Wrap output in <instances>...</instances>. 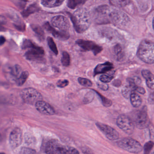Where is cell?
Returning <instances> with one entry per match:
<instances>
[{
    "label": "cell",
    "mask_w": 154,
    "mask_h": 154,
    "mask_svg": "<svg viewBox=\"0 0 154 154\" xmlns=\"http://www.w3.org/2000/svg\"><path fill=\"white\" fill-rule=\"evenodd\" d=\"M10 143L12 148H16L20 146L22 141V133L20 128L14 129L10 136Z\"/></svg>",
    "instance_id": "4fadbf2b"
},
{
    "label": "cell",
    "mask_w": 154,
    "mask_h": 154,
    "mask_svg": "<svg viewBox=\"0 0 154 154\" xmlns=\"http://www.w3.org/2000/svg\"><path fill=\"white\" fill-rule=\"evenodd\" d=\"M61 154H79L78 151L73 147L62 146Z\"/></svg>",
    "instance_id": "603a6c76"
},
{
    "label": "cell",
    "mask_w": 154,
    "mask_h": 154,
    "mask_svg": "<svg viewBox=\"0 0 154 154\" xmlns=\"http://www.w3.org/2000/svg\"><path fill=\"white\" fill-rule=\"evenodd\" d=\"M29 74L28 71H24L16 81V83L18 86H21L25 83L28 79Z\"/></svg>",
    "instance_id": "44dd1931"
},
{
    "label": "cell",
    "mask_w": 154,
    "mask_h": 154,
    "mask_svg": "<svg viewBox=\"0 0 154 154\" xmlns=\"http://www.w3.org/2000/svg\"><path fill=\"white\" fill-rule=\"evenodd\" d=\"M112 8L106 5L98 6L94 10L93 17L96 23H110V16Z\"/></svg>",
    "instance_id": "277c9868"
},
{
    "label": "cell",
    "mask_w": 154,
    "mask_h": 154,
    "mask_svg": "<svg viewBox=\"0 0 154 154\" xmlns=\"http://www.w3.org/2000/svg\"><path fill=\"white\" fill-rule=\"evenodd\" d=\"M47 42H48V46H49V48L51 50L55 55H58V51L56 43L54 42L52 38L51 37H48V38H47Z\"/></svg>",
    "instance_id": "4316f807"
},
{
    "label": "cell",
    "mask_w": 154,
    "mask_h": 154,
    "mask_svg": "<svg viewBox=\"0 0 154 154\" xmlns=\"http://www.w3.org/2000/svg\"><path fill=\"white\" fill-rule=\"evenodd\" d=\"M114 52L118 60L121 61L125 57L124 52L122 46L120 44H117L114 48Z\"/></svg>",
    "instance_id": "ffe728a7"
},
{
    "label": "cell",
    "mask_w": 154,
    "mask_h": 154,
    "mask_svg": "<svg viewBox=\"0 0 154 154\" xmlns=\"http://www.w3.org/2000/svg\"><path fill=\"white\" fill-rule=\"evenodd\" d=\"M35 106L37 110L43 115L52 116L55 114L54 108L49 103L43 100H39L35 103Z\"/></svg>",
    "instance_id": "7c38bea8"
},
{
    "label": "cell",
    "mask_w": 154,
    "mask_h": 154,
    "mask_svg": "<svg viewBox=\"0 0 154 154\" xmlns=\"http://www.w3.org/2000/svg\"><path fill=\"white\" fill-rule=\"evenodd\" d=\"M110 2L112 5L119 7H125L130 2L129 0H110Z\"/></svg>",
    "instance_id": "d4e9b609"
},
{
    "label": "cell",
    "mask_w": 154,
    "mask_h": 154,
    "mask_svg": "<svg viewBox=\"0 0 154 154\" xmlns=\"http://www.w3.org/2000/svg\"><path fill=\"white\" fill-rule=\"evenodd\" d=\"M37 10V6H34V5H33L32 6L29 7L27 10H25V11L23 13V15L24 16L26 17L29 15V14H30L34 13V12L36 11Z\"/></svg>",
    "instance_id": "e575fe53"
},
{
    "label": "cell",
    "mask_w": 154,
    "mask_h": 154,
    "mask_svg": "<svg viewBox=\"0 0 154 154\" xmlns=\"http://www.w3.org/2000/svg\"><path fill=\"white\" fill-rule=\"evenodd\" d=\"M20 154H36V152L31 148L23 147L21 149Z\"/></svg>",
    "instance_id": "d590c367"
},
{
    "label": "cell",
    "mask_w": 154,
    "mask_h": 154,
    "mask_svg": "<svg viewBox=\"0 0 154 154\" xmlns=\"http://www.w3.org/2000/svg\"><path fill=\"white\" fill-rule=\"evenodd\" d=\"M34 44L30 40L25 39L22 45V48L24 49H30L32 48Z\"/></svg>",
    "instance_id": "836d02e7"
},
{
    "label": "cell",
    "mask_w": 154,
    "mask_h": 154,
    "mask_svg": "<svg viewBox=\"0 0 154 154\" xmlns=\"http://www.w3.org/2000/svg\"><path fill=\"white\" fill-rule=\"evenodd\" d=\"M154 143L152 141L147 142L145 145L144 147V154H149L151 152V151L153 147Z\"/></svg>",
    "instance_id": "1f68e13d"
},
{
    "label": "cell",
    "mask_w": 154,
    "mask_h": 154,
    "mask_svg": "<svg viewBox=\"0 0 154 154\" xmlns=\"http://www.w3.org/2000/svg\"><path fill=\"white\" fill-rule=\"evenodd\" d=\"M120 148L132 153L137 154L143 150V146L136 140L131 138H124L117 143Z\"/></svg>",
    "instance_id": "5b68a950"
},
{
    "label": "cell",
    "mask_w": 154,
    "mask_h": 154,
    "mask_svg": "<svg viewBox=\"0 0 154 154\" xmlns=\"http://www.w3.org/2000/svg\"><path fill=\"white\" fill-rule=\"evenodd\" d=\"M87 0H68V6L71 9H74L77 6L86 2Z\"/></svg>",
    "instance_id": "7402d4cb"
},
{
    "label": "cell",
    "mask_w": 154,
    "mask_h": 154,
    "mask_svg": "<svg viewBox=\"0 0 154 154\" xmlns=\"http://www.w3.org/2000/svg\"><path fill=\"white\" fill-rule=\"evenodd\" d=\"M5 29L3 27V26H2L1 24H0V31L2 32L5 31Z\"/></svg>",
    "instance_id": "7bdbcfd3"
},
{
    "label": "cell",
    "mask_w": 154,
    "mask_h": 154,
    "mask_svg": "<svg viewBox=\"0 0 154 154\" xmlns=\"http://www.w3.org/2000/svg\"><path fill=\"white\" fill-rule=\"evenodd\" d=\"M96 91V93L98 94L99 97H100V99H101V101H102V104H103V106H105L106 107H109L112 105V102L111 100L108 99L107 98L105 97L104 96H102L100 93H99L97 91Z\"/></svg>",
    "instance_id": "f1b7e54d"
},
{
    "label": "cell",
    "mask_w": 154,
    "mask_h": 154,
    "mask_svg": "<svg viewBox=\"0 0 154 154\" xmlns=\"http://www.w3.org/2000/svg\"><path fill=\"white\" fill-rule=\"evenodd\" d=\"M83 152L85 154H94L93 153L91 152V150L87 147H84L83 149Z\"/></svg>",
    "instance_id": "60d3db41"
},
{
    "label": "cell",
    "mask_w": 154,
    "mask_h": 154,
    "mask_svg": "<svg viewBox=\"0 0 154 154\" xmlns=\"http://www.w3.org/2000/svg\"><path fill=\"white\" fill-rule=\"evenodd\" d=\"M135 126L139 129H144L149 126L150 121L147 113V107H143L142 109L136 110L133 113L132 117L130 118Z\"/></svg>",
    "instance_id": "3957f363"
},
{
    "label": "cell",
    "mask_w": 154,
    "mask_h": 154,
    "mask_svg": "<svg viewBox=\"0 0 154 154\" xmlns=\"http://www.w3.org/2000/svg\"><path fill=\"white\" fill-rule=\"evenodd\" d=\"M117 124L123 131L128 135H132L134 131L135 126L130 117L121 115L118 118Z\"/></svg>",
    "instance_id": "52a82bcc"
},
{
    "label": "cell",
    "mask_w": 154,
    "mask_h": 154,
    "mask_svg": "<svg viewBox=\"0 0 154 154\" xmlns=\"http://www.w3.org/2000/svg\"><path fill=\"white\" fill-rule=\"evenodd\" d=\"M78 80L79 83L80 85L85 87H90L93 85L92 82L88 79L80 77L78 79Z\"/></svg>",
    "instance_id": "f546056e"
},
{
    "label": "cell",
    "mask_w": 154,
    "mask_h": 154,
    "mask_svg": "<svg viewBox=\"0 0 154 154\" xmlns=\"http://www.w3.org/2000/svg\"><path fill=\"white\" fill-rule=\"evenodd\" d=\"M133 92H134V90L128 84L124 86L122 90V94L127 99L130 97V95Z\"/></svg>",
    "instance_id": "cb8c5ba5"
},
{
    "label": "cell",
    "mask_w": 154,
    "mask_h": 154,
    "mask_svg": "<svg viewBox=\"0 0 154 154\" xmlns=\"http://www.w3.org/2000/svg\"><path fill=\"white\" fill-rule=\"evenodd\" d=\"M44 28H45V29L47 30V31L52 33L54 37L58 38L59 39L65 40L68 39L70 37V35L68 32L61 31H57L53 27H52L49 23H47L44 24Z\"/></svg>",
    "instance_id": "9a60e30c"
},
{
    "label": "cell",
    "mask_w": 154,
    "mask_h": 154,
    "mask_svg": "<svg viewBox=\"0 0 154 154\" xmlns=\"http://www.w3.org/2000/svg\"><path fill=\"white\" fill-rule=\"evenodd\" d=\"M114 76L113 75H102L99 78V80L101 82L104 83H108L110 82L114 79Z\"/></svg>",
    "instance_id": "d6a6232c"
},
{
    "label": "cell",
    "mask_w": 154,
    "mask_h": 154,
    "mask_svg": "<svg viewBox=\"0 0 154 154\" xmlns=\"http://www.w3.org/2000/svg\"><path fill=\"white\" fill-rule=\"evenodd\" d=\"M142 75L143 78L146 80V82L154 81V75L149 70L143 69L142 71Z\"/></svg>",
    "instance_id": "83f0119b"
},
{
    "label": "cell",
    "mask_w": 154,
    "mask_h": 154,
    "mask_svg": "<svg viewBox=\"0 0 154 154\" xmlns=\"http://www.w3.org/2000/svg\"><path fill=\"white\" fill-rule=\"evenodd\" d=\"M44 51L41 47L34 46L29 49L25 53V56L27 59L32 61H38L43 59Z\"/></svg>",
    "instance_id": "30bf717a"
},
{
    "label": "cell",
    "mask_w": 154,
    "mask_h": 154,
    "mask_svg": "<svg viewBox=\"0 0 154 154\" xmlns=\"http://www.w3.org/2000/svg\"><path fill=\"white\" fill-rule=\"evenodd\" d=\"M137 55L145 63L153 64L154 62V42L149 40H143L138 47Z\"/></svg>",
    "instance_id": "7a4b0ae2"
},
{
    "label": "cell",
    "mask_w": 154,
    "mask_h": 154,
    "mask_svg": "<svg viewBox=\"0 0 154 154\" xmlns=\"http://www.w3.org/2000/svg\"><path fill=\"white\" fill-rule=\"evenodd\" d=\"M20 96L24 101L29 105H35L39 100H42L41 94L33 88L24 89L21 91Z\"/></svg>",
    "instance_id": "8992f818"
},
{
    "label": "cell",
    "mask_w": 154,
    "mask_h": 154,
    "mask_svg": "<svg viewBox=\"0 0 154 154\" xmlns=\"http://www.w3.org/2000/svg\"><path fill=\"white\" fill-rule=\"evenodd\" d=\"M130 98L131 104L134 107H139L142 105L143 102L142 98L135 91L131 94Z\"/></svg>",
    "instance_id": "d6986e66"
},
{
    "label": "cell",
    "mask_w": 154,
    "mask_h": 154,
    "mask_svg": "<svg viewBox=\"0 0 154 154\" xmlns=\"http://www.w3.org/2000/svg\"><path fill=\"white\" fill-rule=\"evenodd\" d=\"M22 73L21 67L19 65H15L9 68V71H8V77L11 81L16 82Z\"/></svg>",
    "instance_id": "e0dca14e"
},
{
    "label": "cell",
    "mask_w": 154,
    "mask_h": 154,
    "mask_svg": "<svg viewBox=\"0 0 154 154\" xmlns=\"http://www.w3.org/2000/svg\"><path fill=\"white\" fill-rule=\"evenodd\" d=\"M148 101H149V104L151 105H154V93H151L149 96V98H148Z\"/></svg>",
    "instance_id": "ab89813d"
},
{
    "label": "cell",
    "mask_w": 154,
    "mask_h": 154,
    "mask_svg": "<svg viewBox=\"0 0 154 154\" xmlns=\"http://www.w3.org/2000/svg\"><path fill=\"white\" fill-rule=\"evenodd\" d=\"M5 41L6 40L4 37L2 36H0V46L3 45L5 42Z\"/></svg>",
    "instance_id": "b9f144b4"
},
{
    "label": "cell",
    "mask_w": 154,
    "mask_h": 154,
    "mask_svg": "<svg viewBox=\"0 0 154 154\" xmlns=\"http://www.w3.org/2000/svg\"><path fill=\"white\" fill-rule=\"evenodd\" d=\"M71 20L76 31L78 33H83L91 24V14L86 8H80L71 15Z\"/></svg>",
    "instance_id": "6da1fadb"
},
{
    "label": "cell",
    "mask_w": 154,
    "mask_h": 154,
    "mask_svg": "<svg viewBox=\"0 0 154 154\" xmlns=\"http://www.w3.org/2000/svg\"><path fill=\"white\" fill-rule=\"evenodd\" d=\"M0 154H5L3 153H0Z\"/></svg>",
    "instance_id": "ee69618b"
},
{
    "label": "cell",
    "mask_w": 154,
    "mask_h": 154,
    "mask_svg": "<svg viewBox=\"0 0 154 154\" xmlns=\"http://www.w3.org/2000/svg\"><path fill=\"white\" fill-rule=\"evenodd\" d=\"M76 43L84 50L87 51H91L95 55H97L103 50L102 47L99 46L93 41L78 39L76 41Z\"/></svg>",
    "instance_id": "ba28073f"
},
{
    "label": "cell",
    "mask_w": 154,
    "mask_h": 154,
    "mask_svg": "<svg viewBox=\"0 0 154 154\" xmlns=\"http://www.w3.org/2000/svg\"><path fill=\"white\" fill-rule=\"evenodd\" d=\"M69 82L67 79L59 80L57 82V86L60 88H64L68 85Z\"/></svg>",
    "instance_id": "8d00e7d4"
},
{
    "label": "cell",
    "mask_w": 154,
    "mask_h": 154,
    "mask_svg": "<svg viewBox=\"0 0 154 154\" xmlns=\"http://www.w3.org/2000/svg\"><path fill=\"white\" fill-rule=\"evenodd\" d=\"M135 91H137L141 94H144L146 93V90L140 86H137L135 88Z\"/></svg>",
    "instance_id": "74e56055"
},
{
    "label": "cell",
    "mask_w": 154,
    "mask_h": 154,
    "mask_svg": "<svg viewBox=\"0 0 154 154\" xmlns=\"http://www.w3.org/2000/svg\"><path fill=\"white\" fill-rule=\"evenodd\" d=\"M98 86L101 89L104 91L107 90L108 89V86L105 83H99L98 84Z\"/></svg>",
    "instance_id": "f35d334b"
},
{
    "label": "cell",
    "mask_w": 154,
    "mask_h": 154,
    "mask_svg": "<svg viewBox=\"0 0 154 154\" xmlns=\"http://www.w3.org/2000/svg\"><path fill=\"white\" fill-rule=\"evenodd\" d=\"M33 30L34 31V32L38 35L40 38H44V33L42 29L37 26V25H32V26Z\"/></svg>",
    "instance_id": "4dcf8cb0"
},
{
    "label": "cell",
    "mask_w": 154,
    "mask_h": 154,
    "mask_svg": "<svg viewBox=\"0 0 154 154\" xmlns=\"http://www.w3.org/2000/svg\"><path fill=\"white\" fill-rule=\"evenodd\" d=\"M96 125L109 140L113 141L119 138L118 132L111 127L101 123H96Z\"/></svg>",
    "instance_id": "8fae6325"
},
{
    "label": "cell",
    "mask_w": 154,
    "mask_h": 154,
    "mask_svg": "<svg viewBox=\"0 0 154 154\" xmlns=\"http://www.w3.org/2000/svg\"><path fill=\"white\" fill-rule=\"evenodd\" d=\"M62 145L56 140H50L46 147L47 154H61Z\"/></svg>",
    "instance_id": "5bb4252c"
},
{
    "label": "cell",
    "mask_w": 154,
    "mask_h": 154,
    "mask_svg": "<svg viewBox=\"0 0 154 154\" xmlns=\"http://www.w3.org/2000/svg\"><path fill=\"white\" fill-rule=\"evenodd\" d=\"M65 0H42L41 4L43 6L48 8H54L60 6Z\"/></svg>",
    "instance_id": "ac0fdd59"
},
{
    "label": "cell",
    "mask_w": 154,
    "mask_h": 154,
    "mask_svg": "<svg viewBox=\"0 0 154 154\" xmlns=\"http://www.w3.org/2000/svg\"><path fill=\"white\" fill-rule=\"evenodd\" d=\"M61 64L65 67H68L71 64L70 56L67 51H63L61 59Z\"/></svg>",
    "instance_id": "484cf974"
},
{
    "label": "cell",
    "mask_w": 154,
    "mask_h": 154,
    "mask_svg": "<svg viewBox=\"0 0 154 154\" xmlns=\"http://www.w3.org/2000/svg\"><path fill=\"white\" fill-rule=\"evenodd\" d=\"M114 68V65L109 62L99 64L94 70V76L100 74L106 73Z\"/></svg>",
    "instance_id": "2e32d148"
},
{
    "label": "cell",
    "mask_w": 154,
    "mask_h": 154,
    "mask_svg": "<svg viewBox=\"0 0 154 154\" xmlns=\"http://www.w3.org/2000/svg\"><path fill=\"white\" fill-rule=\"evenodd\" d=\"M52 26L62 32H68L70 28V23L68 19L62 15L54 16L51 20Z\"/></svg>",
    "instance_id": "9c48e42d"
}]
</instances>
